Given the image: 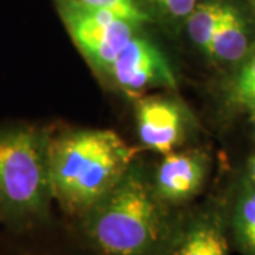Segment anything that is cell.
I'll return each instance as SVG.
<instances>
[{
  "mask_svg": "<svg viewBox=\"0 0 255 255\" xmlns=\"http://www.w3.org/2000/svg\"><path fill=\"white\" fill-rule=\"evenodd\" d=\"M177 210L156 196L152 183L130 169L73 227L100 255H159L173 230Z\"/></svg>",
  "mask_w": 255,
  "mask_h": 255,
  "instance_id": "obj_1",
  "label": "cell"
},
{
  "mask_svg": "<svg viewBox=\"0 0 255 255\" xmlns=\"http://www.w3.org/2000/svg\"><path fill=\"white\" fill-rule=\"evenodd\" d=\"M234 94L238 101L247 105L255 100V57L247 63L241 73L238 74L234 82Z\"/></svg>",
  "mask_w": 255,
  "mask_h": 255,
  "instance_id": "obj_13",
  "label": "cell"
},
{
  "mask_svg": "<svg viewBox=\"0 0 255 255\" xmlns=\"http://www.w3.org/2000/svg\"><path fill=\"white\" fill-rule=\"evenodd\" d=\"M50 140L36 128L0 132V220L10 227L34 230L51 221Z\"/></svg>",
  "mask_w": 255,
  "mask_h": 255,
  "instance_id": "obj_3",
  "label": "cell"
},
{
  "mask_svg": "<svg viewBox=\"0 0 255 255\" xmlns=\"http://www.w3.org/2000/svg\"><path fill=\"white\" fill-rule=\"evenodd\" d=\"M248 38L246 26L237 10L226 6L224 16L206 51L224 61H238L247 54Z\"/></svg>",
  "mask_w": 255,
  "mask_h": 255,
  "instance_id": "obj_9",
  "label": "cell"
},
{
  "mask_svg": "<svg viewBox=\"0 0 255 255\" xmlns=\"http://www.w3.org/2000/svg\"><path fill=\"white\" fill-rule=\"evenodd\" d=\"M74 248L73 250H70V251H65L61 255H100L98 253H95L92 248L87 246L84 241H82V238L78 236V233L74 230Z\"/></svg>",
  "mask_w": 255,
  "mask_h": 255,
  "instance_id": "obj_15",
  "label": "cell"
},
{
  "mask_svg": "<svg viewBox=\"0 0 255 255\" xmlns=\"http://www.w3.org/2000/svg\"><path fill=\"white\" fill-rule=\"evenodd\" d=\"M58 11L81 53L95 67L110 71L121 50L133 37V24L77 0H58Z\"/></svg>",
  "mask_w": 255,
  "mask_h": 255,
  "instance_id": "obj_4",
  "label": "cell"
},
{
  "mask_svg": "<svg viewBox=\"0 0 255 255\" xmlns=\"http://www.w3.org/2000/svg\"><path fill=\"white\" fill-rule=\"evenodd\" d=\"M135 149L108 129L70 132L50 140L54 201L68 219H80L132 169Z\"/></svg>",
  "mask_w": 255,
  "mask_h": 255,
  "instance_id": "obj_2",
  "label": "cell"
},
{
  "mask_svg": "<svg viewBox=\"0 0 255 255\" xmlns=\"http://www.w3.org/2000/svg\"><path fill=\"white\" fill-rule=\"evenodd\" d=\"M226 217L217 209L177 213L159 255H230Z\"/></svg>",
  "mask_w": 255,
  "mask_h": 255,
  "instance_id": "obj_5",
  "label": "cell"
},
{
  "mask_svg": "<svg viewBox=\"0 0 255 255\" xmlns=\"http://www.w3.org/2000/svg\"><path fill=\"white\" fill-rule=\"evenodd\" d=\"M226 6L220 3H201L196 4L187 16V30L191 40L201 48H207L220 21L224 16Z\"/></svg>",
  "mask_w": 255,
  "mask_h": 255,
  "instance_id": "obj_11",
  "label": "cell"
},
{
  "mask_svg": "<svg viewBox=\"0 0 255 255\" xmlns=\"http://www.w3.org/2000/svg\"><path fill=\"white\" fill-rule=\"evenodd\" d=\"M248 105H250V108H251V110H253V112L255 114V100L253 101V102H250Z\"/></svg>",
  "mask_w": 255,
  "mask_h": 255,
  "instance_id": "obj_17",
  "label": "cell"
},
{
  "mask_svg": "<svg viewBox=\"0 0 255 255\" xmlns=\"http://www.w3.org/2000/svg\"><path fill=\"white\" fill-rule=\"evenodd\" d=\"M110 73L129 91H139L149 85L173 87L176 82L172 68L159 48L135 36L117 55Z\"/></svg>",
  "mask_w": 255,
  "mask_h": 255,
  "instance_id": "obj_6",
  "label": "cell"
},
{
  "mask_svg": "<svg viewBox=\"0 0 255 255\" xmlns=\"http://www.w3.org/2000/svg\"><path fill=\"white\" fill-rule=\"evenodd\" d=\"M155 1L176 17L189 16L197 4V0H155Z\"/></svg>",
  "mask_w": 255,
  "mask_h": 255,
  "instance_id": "obj_14",
  "label": "cell"
},
{
  "mask_svg": "<svg viewBox=\"0 0 255 255\" xmlns=\"http://www.w3.org/2000/svg\"><path fill=\"white\" fill-rule=\"evenodd\" d=\"M87 7L111 13L117 17L127 20L133 26H139L149 20L147 13L140 9L135 0H77Z\"/></svg>",
  "mask_w": 255,
  "mask_h": 255,
  "instance_id": "obj_12",
  "label": "cell"
},
{
  "mask_svg": "<svg viewBox=\"0 0 255 255\" xmlns=\"http://www.w3.org/2000/svg\"><path fill=\"white\" fill-rule=\"evenodd\" d=\"M206 167L199 157L183 153H166L156 170L152 187L166 206L177 209L191 201L203 189Z\"/></svg>",
  "mask_w": 255,
  "mask_h": 255,
  "instance_id": "obj_7",
  "label": "cell"
},
{
  "mask_svg": "<svg viewBox=\"0 0 255 255\" xmlns=\"http://www.w3.org/2000/svg\"><path fill=\"white\" fill-rule=\"evenodd\" d=\"M228 230L243 255H255V187L247 189L234 201Z\"/></svg>",
  "mask_w": 255,
  "mask_h": 255,
  "instance_id": "obj_10",
  "label": "cell"
},
{
  "mask_svg": "<svg viewBox=\"0 0 255 255\" xmlns=\"http://www.w3.org/2000/svg\"><path fill=\"white\" fill-rule=\"evenodd\" d=\"M251 172H253V179L255 182V157L253 159V164H251Z\"/></svg>",
  "mask_w": 255,
  "mask_h": 255,
  "instance_id": "obj_16",
  "label": "cell"
},
{
  "mask_svg": "<svg viewBox=\"0 0 255 255\" xmlns=\"http://www.w3.org/2000/svg\"><path fill=\"white\" fill-rule=\"evenodd\" d=\"M137 128L142 142L152 150L169 153L182 136V114L169 101L150 98L137 107Z\"/></svg>",
  "mask_w": 255,
  "mask_h": 255,
  "instance_id": "obj_8",
  "label": "cell"
}]
</instances>
